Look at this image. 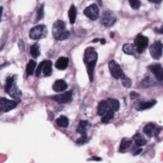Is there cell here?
Here are the masks:
<instances>
[{
	"mask_svg": "<svg viewBox=\"0 0 163 163\" xmlns=\"http://www.w3.org/2000/svg\"><path fill=\"white\" fill-rule=\"evenodd\" d=\"M83 61L87 65V73L92 82L94 78V71L98 61V53L93 47H88L86 49Z\"/></svg>",
	"mask_w": 163,
	"mask_h": 163,
	"instance_id": "1",
	"label": "cell"
},
{
	"mask_svg": "<svg viewBox=\"0 0 163 163\" xmlns=\"http://www.w3.org/2000/svg\"><path fill=\"white\" fill-rule=\"evenodd\" d=\"M52 34L56 40L63 41L69 37L70 32L66 29L65 23L61 20H58L53 24Z\"/></svg>",
	"mask_w": 163,
	"mask_h": 163,
	"instance_id": "2",
	"label": "cell"
},
{
	"mask_svg": "<svg viewBox=\"0 0 163 163\" xmlns=\"http://www.w3.org/2000/svg\"><path fill=\"white\" fill-rule=\"evenodd\" d=\"M4 91L9 96L16 100L21 98L22 95V91L19 89L16 84L15 76H9L7 78L4 85Z\"/></svg>",
	"mask_w": 163,
	"mask_h": 163,
	"instance_id": "3",
	"label": "cell"
},
{
	"mask_svg": "<svg viewBox=\"0 0 163 163\" xmlns=\"http://www.w3.org/2000/svg\"><path fill=\"white\" fill-rule=\"evenodd\" d=\"M47 34V28L45 25H38L33 28L29 31V37L34 40H38L45 38Z\"/></svg>",
	"mask_w": 163,
	"mask_h": 163,
	"instance_id": "4",
	"label": "cell"
},
{
	"mask_svg": "<svg viewBox=\"0 0 163 163\" xmlns=\"http://www.w3.org/2000/svg\"><path fill=\"white\" fill-rule=\"evenodd\" d=\"M151 56L156 60H159L162 56L163 43L161 41H156L149 48Z\"/></svg>",
	"mask_w": 163,
	"mask_h": 163,
	"instance_id": "5",
	"label": "cell"
},
{
	"mask_svg": "<svg viewBox=\"0 0 163 163\" xmlns=\"http://www.w3.org/2000/svg\"><path fill=\"white\" fill-rule=\"evenodd\" d=\"M117 21L116 15L112 11L107 10L103 13L101 19V23L105 27H111Z\"/></svg>",
	"mask_w": 163,
	"mask_h": 163,
	"instance_id": "6",
	"label": "cell"
},
{
	"mask_svg": "<svg viewBox=\"0 0 163 163\" xmlns=\"http://www.w3.org/2000/svg\"><path fill=\"white\" fill-rule=\"evenodd\" d=\"M135 45L139 54L142 53L149 45V38L141 34H138L135 39Z\"/></svg>",
	"mask_w": 163,
	"mask_h": 163,
	"instance_id": "7",
	"label": "cell"
},
{
	"mask_svg": "<svg viewBox=\"0 0 163 163\" xmlns=\"http://www.w3.org/2000/svg\"><path fill=\"white\" fill-rule=\"evenodd\" d=\"M109 70L112 76L115 79L122 78L125 75L120 65L114 60H111L108 63Z\"/></svg>",
	"mask_w": 163,
	"mask_h": 163,
	"instance_id": "8",
	"label": "cell"
},
{
	"mask_svg": "<svg viewBox=\"0 0 163 163\" xmlns=\"http://www.w3.org/2000/svg\"><path fill=\"white\" fill-rule=\"evenodd\" d=\"M21 102L20 100H10L7 98H1L0 100V104H1V111L3 112H8L14 108H16L17 106Z\"/></svg>",
	"mask_w": 163,
	"mask_h": 163,
	"instance_id": "9",
	"label": "cell"
},
{
	"mask_svg": "<svg viewBox=\"0 0 163 163\" xmlns=\"http://www.w3.org/2000/svg\"><path fill=\"white\" fill-rule=\"evenodd\" d=\"M161 127L157 126L156 124L152 122H150L149 124H146L144 126V129H143V132L149 137L153 136L158 137L159 133L161 132Z\"/></svg>",
	"mask_w": 163,
	"mask_h": 163,
	"instance_id": "10",
	"label": "cell"
},
{
	"mask_svg": "<svg viewBox=\"0 0 163 163\" xmlns=\"http://www.w3.org/2000/svg\"><path fill=\"white\" fill-rule=\"evenodd\" d=\"M85 16L92 21H96L100 16V9L96 4H91L84 10Z\"/></svg>",
	"mask_w": 163,
	"mask_h": 163,
	"instance_id": "11",
	"label": "cell"
},
{
	"mask_svg": "<svg viewBox=\"0 0 163 163\" xmlns=\"http://www.w3.org/2000/svg\"><path fill=\"white\" fill-rule=\"evenodd\" d=\"M157 103L156 100H150L149 101L138 100L135 103V107L138 111H143L150 109Z\"/></svg>",
	"mask_w": 163,
	"mask_h": 163,
	"instance_id": "12",
	"label": "cell"
},
{
	"mask_svg": "<svg viewBox=\"0 0 163 163\" xmlns=\"http://www.w3.org/2000/svg\"><path fill=\"white\" fill-rule=\"evenodd\" d=\"M148 68L158 81H163V68L160 64H153Z\"/></svg>",
	"mask_w": 163,
	"mask_h": 163,
	"instance_id": "13",
	"label": "cell"
},
{
	"mask_svg": "<svg viewBox=\"0 0 163 163\" xmlns=\"http://www.w3.org/2000/svg\"><path fill=\"white\" fill-rule=\"evenodd\" d=\"M72 91H70L65 92L63 94H61V95L54 96L52 99L59 104H65V103H69L71 101L72 98Z\"/></svg>",
	"mask_w": 163,
	"mask_h": 163,
	"instance_id": "14",
	"label": "cell"
},
{
	"mask_svg": "<svg viewBox=\"0 0 163 163\" xmlns=\"http://www.w3.org/2000/svg\"><path fill=\"white\" fill-rule=\"evenodd\" d=\"M68 88L67 83L64 80H57L53 85V89L55 92H60L65 91Z\"/></svg>",
	"mask_w": 163,
	"mask_h": 163,
	"instance_id": "15",
	"label": "cell"
},
{
	"mask_svg": "<svg viewBox=\"0 0 163 163\" xmlns=\"http://www.w3.org/2000/svg\"><path fill=\"white\" fill-rule=\"evenodd\" d=\"M122 51L125 54H128V55H132V56H136V52H138L135 45V44H132V43L124 44L122 47Z\"/></svg>",
	"mask_w": 163,
	"mask_h": 163,
	"instance_id": "16",
	"label": "cell"
},
{
	"mask_svg": "<svg viewBox=\"0 0 163 163\" xmlns=\"http://www.w3.org/2000/svg\"><path fill=\"white\" fill-rule=\"evenodd\" d=\"M69 65V59L66 57H59L56 63L55 66L58 70H64L66 69Z\"/></svg>",
	"mask_w": 163,
	"mask_h": 163,
	"instance_id": "17",
	"label": "cell"
},
{
	"mask_svg": "<svg viewBox=\"0 0 163 163\" xmlns=\"http://www.w3.org/2000/svg\"><path fill=\"white\" fill-rule=\"evenodd\" d=\"M90 126L89 122L87 121H81L79 123L78 128L77 129V132L80 133L82 135H87V128Z\"/></svg>",
	"mask_w": 163,
	"mask_h": 163,
	"instance_id": "18",
	"label": "cell"
},
{
	"mask_svg": "<svg viewBox=\"0 0 163 163\" xmlns=\"http://www.w3.org/2000/svg\"><path fill=\"white\" fill-rule=\"evenodd\" d=\"M108 107L109 109H111L114 112H117L120 108V103L116 99L108 98L107 100Z\"/></svg>",
	"mask_w": 163,
	"mask_h": 163,
	"instance_id": "19",
	"label": "cell"
},
{
	"mask_svg": "<svg viewBox=\"0 0 163 163\" xmlns=\"http://www.w3.org/2000/svg\"><path fill=\"white\" fill-rule=\"evenodd\" d=\"M133 140H135V144L138 147L144 146L147 144V140L140 133H136V134L133 136Z\"/></svg>",
	"mask_w": 163,
	"mask_h": 163,
	"instance_id": "20",
	"label": "cell"
},
{
	"mask_svg": "<svg viewBox=\"0 0 163 163\" xmlns=\"http://www.w3.org/2000/svg\"><path fill=\"white\" fill-rule=\"evenodd\" d=\"M108 108V107L107 101L105 100L101 101L98 106V110H97L98 115L100 116H102L104 115L106 112V110Z\"/></svg>",
	"mask_w": 163,
	"mask_h": 163,
	"instance_id": "21",
	"label": "cell"
},
{
	"mask_svg": "<svg viewBox=\"0 0 163 163\" xmlns=\"http://www.w3.org/2000/svg\"><path fill=\"white\" fill-rule=\"evenodd\" d=\"M43 75L45 77H49L52 75V63L51 61H45L43 68Z\"/></svg>",
	"mask_w": 163,
	"mask_h": 163,
	"instance_id": "22",
	"label": "cell"
},
{
	"mask_svg": "<svg viewBox=\"0 0 163 163\" xmlns=\"http://www.w3.org/2000/svg\"><path fill=\"white\" fill-rule=\"evenodd\" d=\"M56 124L60 127L67 128L69 126V119L65 115H61L56 120Z\"/></svg>",
	"mask_w": 163,
	"mask_h": 163,
	"instance_id": "23",
	"label": "cell"
},
{
	"mask_svg": "<svg viewBox=\"0 0 163 163\" xmlns=\"http://www.w3.org/2000/svg\"><path fill=\"white\" fill-rule=\"evenodd\" d=\"M77 16V11L76 7H75L74 4H72V5L70 7V10H69V12H68L69 19H70V22L71 24H73L75 22Z\"/></svg>",
	"mask_w": 163,
	"mask_h": 163,
	"instance_id": "24",
	"label": "cell"
},
{
	"mask_svg": "<svg viewBox=\"0 0 163 163\" xmlns=\"http://www.w3.org/2000/svg\"><path fill=\"white\" fill-rule=\"evenodd\" d=\"M132 144V140L128 138H124L121 140V145L119 147V152H124L127 149L129 148Z\"/></svg>",
	"mask_w": 163,
	"mask_h": 163,
	"instance_id": "25",
	"label": "cell"
},
{
	"mask_svg": "<svg viewBox=\"0 0 163 163\" xmlns=\"http://www.w3.org/2000/svg\"><path fill=\"white\" fill-rule=\"evenodd\" d=\"M113 117H114V111L109 109L101 118V121L103 124H108L113 118Z\"/></svg>",
	"mask_w": 163,
	"mask_h": 163,
	"instance_id": "26",
	"label": "cell"
},
{
	"mask_svg": "<svg viewBox=\"0 0 163 163\" xmlns=\"http://www.w3.org/2000/svg\"><path fill=\"white\" fill-rule=\"evenodd\" d=\"M30 54L34 58H38L40 56V49L38 43H34L31 46Z\"/></svg>",
	"mask_w": 163,
	"mask_h": 163,
	"instance_id": "27",
	"label": "cell"
},
{
	"mask_svg": "<svg viewBox=\"0 0 163 163\" xmlns=\"http://www.w3.org/2000/svg\"><path fill=\"white\" fill-rule=\"evenodd\" d=\"M36 66V63L33 60H30L29 61L26 66V74L28 76H31L34 73V69Z\"/></svg>",
	"mask_w": 163,
	"mask_h": 163,
	"instance_id": "28",
	"label": "cell"
},
{
	"mask_svg": "<svg viewBox=\"0 0 163 163\" xmlns=\"http://www.w3.org/2000/svg\"><path fill=\"white\" fill-rule=\"evenodd\" d=\"M44 5L45 4H42V5L38 8L36 11V21L38 22L42 20L44 17Z\"/></svg>",
	"mask_w": 163,
	"mask_h": 163,
	"instance_id": "29",
	"label": "cell"
},
{
	"mask_svg": "<svg viewBox=\"0 0 163 163\" xmlns=\"http://www.w3.org/2000/svg\"><path fill=\"white\" fill-rule=\"evenodd\" d=\"M122 83L124 87H127L130 88L132 86V81L130 78H128L127 77H126V75H124L122 78Z\"/></svg>",
	"mask_w": 163,
	"mask_h": 163,
	"instance_id": "30",
	"label": "cell"
},
{
	"mask_svg": "<svg viewBox=\"0 0 163 163\" xmlns=\"http://www.w3.org/2000/svg\"><path fill=\"white\" fill-rule=\"evenodd\" d=\"M129 2L133 10H138L141 6V1L140 0H129Z\"/></svg>",
	"mask_w": 163,
	"mask_h": 163,
	"instance_id": "31",
	"label": "cell"
},
{
	"mask_svg": "<svg viewBox=\"0 0 163 163\" xmlns=\"http://www.w3.org/2000/svg\"><path fill=\"white\" fill-rule=\"evenodd\" d=\"M45 61H43L42 63H39V65H38L36 70V76L37 77H39V76L40 75L41 72L43 70V68L44 64H45Z\"/></svg>",
	"mask_w": 163,
	"mask_h": 163,
	"instance_id": "32",
	"label": "cell"
},
{
	"mask_svg": "<svg viewBox=\"0 0 163 163\" xmlns=\"http://www.w3.org/2000/svg\"><path fill=\"white\" fill-rule=\"evenodd\" d=\"M87 138H88L87 135H82V136L77 140V144L78 145H82L83 144H85V143L87 142Z\"/></svg>",
	"mask_w": 163,
	"mask_h": 163,
	"instance_id": "33",
	"label": "cell"
},
{
	"mask_svg": "<svg viewBox=\"0 0 163 163\" xmlns=\"http://www.w3.org/2000/svg\"><path fill=\"white\" fill-rule=\"evenodd\" d=\"M151 83H152V80L151 78L149 77L145 78L144 80H142V82H141L142 85L144 87H149L151 85Z\"/></svg>",
	"mask_w": 163,
	"mask_h": 163,
	"instance_id": "34",
	"label": "cell"
},
{
	"mask_svg": "<svg viewBox=\"0 0 163 163\" xmlns=\"http://www.w3.org/2000/svg\"><path fill=\"white\" fill-rule=\"evenodd\" d=\"M18 45H19V48L20 51L23 52L24 50H25V44H24V42L22 39H19Z\"/></svg>",
	"mask_w": 163,
	"mask_h": 163,
	"instance_id": "35",
	"label": "cell"
},
{
	"mask_svg": "<svg viewBox=\"0 0 163 163\" xmlns=\"http://www.w3.org/2000/svg\"><path fill=\"white\" fill-rule=\"evenodd\" d=\"M138 96H139V95H138V93H136V92H135V91L131 92V94H130L131 99H135V98H138Z\"/></svg>",
	"mask_w": 163,
	"mask_h": 163,
	"instance_id": "36",
	"label": "cell"
},
{
	"mask_svg": "<svg viewBox=\"0 0 163 163\" xmlns=\"http://www.w3.org/2000/svg\"><path fill=\"white\" fill-rule=\"evenodd\" d=\"M88 161H101V159L100 157H92L91 159H88Z\"/></svg>",
	"mask_w": 163,
	"mask_h": 163,
	"instance_id": "37",
	"label": "cell"
},
{
	"mask_svg": "<svg viewBox=\"0 0 163 163\" xmlns=\"http://www.w3.org/2000/svg\"><path fill=\"white\" fill-rule=\"evenodd\" d=\"M142 150H143L142 149H138H138L136 150H135L134 152H133V155L137 156L138 154H140V153L142 152Z\"/></svg>",
	"mask_w": 163,
	"mask_h": 163,
	"instance_id": "38",
	"label": "cell"
},
{
	"mask_svg": "<svg viewBox=\"0 0 163 163\" xmlns=\"http://www.w3.org/2000/svg\"><path fill=\"white\" fill-rule=\"evenodd\" d=\"M148 1L152 3H155V4H160L163 0H148Z\"/></svg>",
	"mask_w": 163,
	"mask_h": 163,
	"instance_id": "39",
	"label": "cell"
},
{
	"mask_svg": "<svg viewBox=\"0 0 163 163\" xmlns=\"http://www.w3.org/2000/svg\"><path fill=\"white\" fill-rule=\"evenodd\" d=\"M156 32H157L158 33H160V34H163V25H162L160 28L156 29Z\"/></svg>",
	"mask_w": 163,
	"mask_h": 163,
	"instance_id": "40",
	"label": "cell"
}]
</instances>
